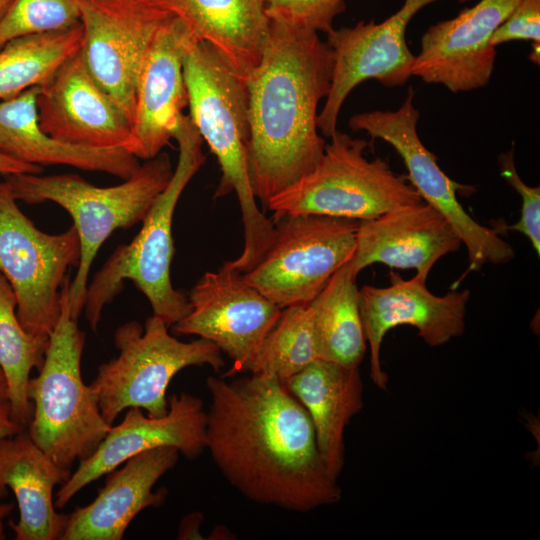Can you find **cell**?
<instances>
[{"label": "cell", "mask_w": 540, "mask_h": 540, "mask_svg": "<svg viewBox=\"0 0 540 540\" xmlns=\"http://www.w3.org/2000/svg\"><path fill=\"white\" fill-rule=\"evenodd\" d=\"M206 449L247 499L308 512L341 499L318 449L309 413L276 377L206 379Z\"/></svg>", "instance_id": "6da1fadb"}, {"label": "cell", "mask_w": 540, "mask_h": 540, "mask_svg": "<svg viewBox=\"0 0 540 540\" xmlns=\"http://www.w3.org/2000/svg\"><path fill=\"white\" fill-rule=\"evenodd\" d=\"M514 40L540 43V0H520L509 17L495 30L493 47Z\"/></svg>", "instance_id": "d6a6232c"}, {"label": "cell", "mask_w": 540, "mask_h": 540, "mask_svg": "<svg viewBox=\"0 0 540 540\" xmlns=\"http://www.w3.org/2000/svg\"><path fill=\"white\" fill-rule=\"evenodd\" d=\"M30 437L27 429L0 439V500L12 491L19 509L9 521L15 540H61L67 514L56 511L53 491L70 477Z\"/></svg>", "instance_id": "7402d4cb"}, {"label": "cell", "mask_w": 540, "mask_h": 540, "mask_svg": "<svg viewBox=\"0 0 540 540\" xmlns=\"http://www.w3.org/2000/svg\"><path fill=\"white\" fill-rule=\"evenodd\" d=\"M345 8L346 0H265L270 22L325 34Z\"/></svg>", "instance_id": "4dcf8cb0"}, {"label": "cell", "mask_w": 540, "mask_h": 540, "mask_svg": "<svg viewBox=\"0 0 540 540\" xmlns=\"http://www.w3.org/2000/svg\"><path fill=\"white\" fill-rule=\"evenodd\" d=\"M148 1L180 19L245 80L261 61L270 32L265 0Z\"/></svg>", "instance_id": "cb8c5ba5"}, {"label": "cell", "mask_w": 540, "mask_h": 540, "mask_svg": "<svg viewBox=\"0 0 540 540\" xmlns=\"http://www.w3.org/2000/svg\"><path fill=\"white\" fill-rule=\"evenodd\" d=\"M78 23L77 0H13L0 20V48L16 38L61 30Z\"/></svg>", "instance_id": "f546056e"}, {"label": "cell", "mask_w": 540, "mask_h": 540, "mask_svg": "<svg viewBox=\"0 0 540 540\" xmlns=\"http://www.w3.org/2000/svg\"><path fill=\"white\" fill-rule=\"evenodd\" d=\"M206 411L200 398L187 392L168 398V412L161 417L128 408L123 420L112 425L97 449L79 462L75 472L55 494L62 509L84 487L121 466L129 458L159 447H174L187 459L206 449Z\"/></svg>", "instance_id": "9a60e30c"}, {"label": "cell", "mask_w": 540, "mask_h": 540, "mask_svg": "<svg viewBox=\"0 0 540 540\" xmlns=\"http://www.w3.org/2000/svg\"><path fill=\"white\" fill-rule=\"evenodd\" d=\"M319 359L309 304L292 305L265 337L249 373L276 377L282 382Z\"/></svg>", "instance_id": "f1b7e54d"}, {"label": "cell", "mask_w": 540, "mask_h": 540, "mask_svg": "<svg viewBox=\"0 0 540 540\" xmlns=\"http://www.w3.org/2000/svg\"><path fill=\"white\" fill-rule=\"evenodd\" d=\"M25 428L12 419L8 401L0 403V439L15 435Z\"/></svg>", "instance_id": "d590c367"}, {"label": "cell", "mask_w": 540, "mask_h": 540, "mask_svg": "<svg viewBox=\"0 0 540 540\" xmlns=\"http://www.w3.org/2000/svg\"><path fill=\"white\" fill-rule=\"evenodd\" d=\"M409 1V0H408Z\"/></svg>", "instance_id": "b9f144b4"}, {"label": "cell", "mask_w": 540, "mask_h": 540, "mask_svg": "<svg viewBox=\"0 0 540 540\" xmlns=\"http://www.w3.org/2000/svg\"><path fill=\"white\" fill-rule=\"evenodd\" d=\"M434 1L437 0H405L396 13L380 23L359 21L326 34L333 54V72L329 93L318 115L321 135L329 138L336 131L342 105L362 82L373 79L387 87L407 83L415 55L407 45L406 29L413 16Z\"/></svg>", "instance_id": "5bb4252c"}, {"label": "cell", "mask_w": 540, "mask_h": 540, "mask_svg": "<svg viewBox=\"0 0 540 540\" xmlns=\"http://www.w3.org/2000/svg\"><path fill=\"white\" fill-rule=\"evenodd\" d=\"M173 172L169 155L160 152L128 179L111 187H97L72 173L6 175L4 182L16 201H52L73 219L81 253L69 291L72 319L77 321L83 311L90 268L102 244L115 230L128 229L144 219Z\"/></svg>", "instance_id": "5b68a950"}, {"label": "cell", "mask_w": 540, "mask_h": 540, "mask_svg": "<svg viewBox=\"0 0 540 540\" xmlns=\"http://www.w3.org/2000/svg\"><path fill=\"white\" fill-rule=\"evenodd\" d=\"M204 520L203 515L200 512H194L188 514L181 521L178 539H204L200 533V526Z\"/></svg>", "instance_id": "836d02e7"}, {"label": "cell", "mask_w": 540, "mask_h": 540, "mask_svg": "<svg viewBox=\"0 0 540 540\" xmlns=\"http://www.w3.org/2000/svg\"><path fill=\"white\" fill-rule=\"evenodd\" d=\"M196 39L177 17L157 30L139 74L129 142L125 149L138 159L156 157L173 139L188 107L183 57Z\"/></svg>", "instance_id": "d6986e66"}, {"label": "cell", "mask_w": 540, "mask_h": 540, "mask_svg": "<svg viewBox=\"0 0 540 540\" xmlns=\"http://www.w3.org/2000/svg\"><path fill=\"white\" fill-rule=\"evenodd\" d=\"M70 273L61 289V313L50 334L44 361L29 379L27 395L32 416L26 426L32 440L60 467L71 470L76 461L97 449L112 425L103 418L97 394L81 375L86 334L72 319Z\"/></svg>", "instance_id": "8992f818"}, {"label": "cell", "mask_w": 540, "mask_h": 540, "mask_svg": "<svg viewBox=\"0 0 540 540\" xmlns=\"http://www.w3.org/2000/svg\"><path fill=\"white\" fill-rule=\"evenodd\" d=\"M519 2L480 0L456 17L430 26L422 35L412 76L428 84L443 85L453 93L486 86L497 55L491 37Z\"/></svg>", "instance_id": "e0dca14e"}, {"label": "cell", "mask_w": 540, "mask_h": 540, "mask_svg": "<svg viewBox=\"0 0 540 540\" xmlns=\"http://www.w3.org/2000/svg\"><path fill=\"white\" fill-rule=\"evenodd\" d=\"M462 241L446 217L425 201L362 220L349 261L355 275L375 263L415 269L426 280L435 263Z\"/></svg>", "instance_id": "ffe728a7"}, {"label": "cell", "mask_w": 540, "mask_h": 540, "mask_svg": "<svg viewBox=\"0 0 540 540\" xmlns=\"http://www.w3.org/2000/svg\"><path fill=\"white\" fill-rule=\"evenodd\" d=\"M8 401V388L5 375L0 368V403Z\"/></svg>", "instance_id": "74e56055"}, {"label": "cell", "mask_w": 540, "mask_h": 540, "mask_svg": "<svg viewBox=\"0 0 540 540\" xmlns=\"http://www.w3.org/2000/svg\"><path fill=\"white\" fill-rule=\"evenodd\" d=\"M77 3L87 68L132 122L142 64L157 30L172 15L148 0Z\"/></svg>", "instance_id": "7c38bea8"}, {"label": "cell", "mask_w": 540, "mask_h": 540, "mask_svg": "<svg viewBox=\"0 0 540 540\" xmlns=\"http://www.w3.org/2000/svg\"><path fill=\"white\" fill-rule=\"evenodd\" d=\"M0 186H1V183H0Z\"/></svg>", "instance_id": "60d3db41"}, {"label": "cell", "mask_w": 540, "mask_h": 540, "mask_svg": "<svg viewBox=\"0 0 540 540\" xmlns=\"http://www.w3.org/2000/svg\"><path fill=\"white\" fill-rule=\"evenodd\" d=\"M390 285L359 289V308L366 342L370 348V377L386 390L388 375L380 363V349L387 332L400 325H410L429 346H441L465 331L469 290L452 291L444 296L432 294L426 280L415 275L404 280L398 273L389 274Z\"/></svg>", "instance_id": "2e32d148"}, {"label": "cell", "mask_w": 540, "mask_h": 540, "mask_svg": "<svg viewBox=\"0 0 540 540\" xmlns=\"http://www.w3.org/2000/svg\"><path fill=\"white\" fill-rule=\"evenodd\" d=\"M283 383L309 413L321 457L337 480L344 466L345 427L363 406L359 366L317 359Z\"/></svg>", "instance_id": "d4e9b609"}, {"label": "cell", "mask_w": 540, "mask_h": 540, "mask_svg": "<svg viewBox=\"0 0 540 540\" xmlns=\"http://www.w3.org/2000/svg\"><path fill=\"white\" fill-rule=\"evenodd\" d=\"M39 86L0 100V154L38 166L66 165L99 171L122 180L141 165L125 148L98 149L58 141L42 130L38 120Z\"/></svg>", "instance_id": "603a6c76"}, {"label": "cell", "mask_w": 540, "mask_h": 540, "mask_svg": "<svg viewBox=\"0 0 540 540\" xmlns=\"http://www.w3.org/2000/svg\"><path fill=\"white\" fill-rule=\"evenodd\" d=\"M529 59L534 63L539 65L540 62V43H532V51L529 54Z\"/></svg>", "instance_id": "f35d334b"}, {"label": "cell", "mask_w": 540, "mask_h": 540, "mask_svg": "<svg viewBox=\"0 0 540 540\" xmlns=\"http://www.w3.org/2000/svg\"><path fill=\"white\" fill-rule=\"evenodd\" d=\"M501 176L521 196V216L507 229L525 235L533 246L537 256L540 254V188L527 185L519 176L514 163V148L501 153L498 157Z\"/></svg>", "instance_id": "1f68e13d"}, {"label": "cell", "mask_w": 540, "mask_h": 540, "mask_svg": "<svg viewBox=\"0 0 540 540\" xmlns=\"http://www.w3.org/2000/svg\"><path fill=\"white\" fill-rule=\"evenodd\" d=\"M187 297L190 311L173 331L207 339L225 353L233 368L222 377L249 372L282 309L246 284L231 261L204 273Z\"/></svg>", "instance_id": "4fadbf2b"}, {"label": "cell", "mask_w": 540, "mask_h": 540, "mask_svg": "<svg viewBox=\"0 0 540 540\" xmlns=\"http://www.w3.org/2000/svg\"><path fill=\"white\" fill-rule=\"evenodd\" d=\"M179 454L174 447L147 450L107 473L94 500L67 514L61 540H121L142 510L165 502L168 490L154 492L153 487L174 468Z\"/></svg>", "instance_id": "44dd1931"}, {"label": "cell", "mask_w": 540, "mask_h": 540, "mask_svg": "<svg viewBox=\"0 0 540 540\" xmlns=\"http://www.w3.org/2000/svg\"><path fill=\"white\" fill-rule=\"evenodd\" d=\"M13 0H0V20L10 7Z\"/></svg>", "instance_id": "ab89813d"}, {"label": "cell", "mask_w": 540, "mask_h": 540, "mask_svg": "<svg viewBox=\"0 0 540 540\" xmlns=\"http://www.w3.org/2000/svg\"><path fill=\"white\" fill-rule=\"evenodd\" d=\"M416 91L408 88L407 95L396 110H374L353 115L349 127L364 131L372 142L381 139L401 156L407 177L421 198L443 214L451 223L467 249L469 270L483 265L509 262L515 255L513 247L500 238L496 229L475 221L459 202L457 194H471L474 188L450 179L437 164L436 156L422 143L417 124L419 110L414 105Z\"/></svg>", "instance_id": "8fae6325"}, {"label": "cell", "mask_w": 540, "mask_h": 540, "mask_svg": "<svg viewBox=\"0 0 540 540\" xmlns=\"http://www.w3.org/2000/svg\"><path fill=\"white\" fill-rule=\"evenodd\" d=\"M357 275L347 262L309 303L319 359L359 366L366 351Z\"/></svg>", "instance_id": "484cf974"}, {"label": "cell", "mask_w": 540, "mask_h": 540, "mask_svg": "<svg viewBox=\"0 0 540 540\" xmlns=\"http://www.w3.org/2000/svg\"><path fill=\"white\" fill-rule=\"evenodd\" d=\"M369 146L336 129L313 169L268 200L272 221L297 214L362 221L424 202L407 175L395 173L386 159L365 156Z\"/></svg>", "instance_id": "52a82bcc"}, {"label": "cell", "mask_w": 540, "mask_h": 540, "mask_svg": "<svg viewBox=\"0 0 540 540\" xmlns=\"http://www.w3.org/2000/svg\"><path fill=\"white\" fill-rule=\"evenodd\" d=\"M43 172V167L33 164H27L15 159H12L8 156L0 154V173L5 175L11 174H41Z\"/></svg>", "instance_id": "e575fe53"}, {"label": "cell", "mask_w": 540, "mask_h": 540, "mask_svg": "<svg viewBox=\"0 0 540 540\" xmlns=\"http://www.w3.org/2000/svg\"><path fill=\"white\" fill-rule=\"evenodd\" d=\"M13 505L11 503L2 502L0 500V540L5 539V519L11 514Z\"/></svg>", "instance_id": "8d00e7d4"}, {"label": "cell", "mask_w": 540, "mask_h": 540, "mask_svg": "<svg viewBox=\"0 0 540 540\" xmlns=\"http://www.w3.org/2000/svg\"><path fill=\"white\" fill-rule=\"evenodd\" d=\"M173 139L179 156L166 188L142 220V228L128 244L119 245L87 286L84 313L96 331L102 311L123 289L134 283L149 301L153 315L170 327L190 311L187 295L176 290L170 279L174 255L172 223L176 205L185 187L204 164L203 140L188 115L183 114Z\"/></svg>", "instance_id": "277c9868"}, {"label": "cell", "mask_w": 540, "mask_h": 540, "mask_svg": "<svg viewBox=\"0 0 540 540\" xmlns=\"http://www.w3.org/2000/svg\"><path fill=\"white\" fill-rule=\"evenodd\" d=\"M333 54L317 32L270 22L259 64L246 79L247 169L256 200H268L309 173L326 140L318 106L329 93Z\"/></svg>", "instance_id": "7a4b0ae2"}, {"label": "cell", "mask_w": 540, "mask_h": 540, "mask_svg": "<svg viewBox=\"0 0 540 540\" xmlns=\"http://www.w3.org/2000/svg\"><path fill=\"white\" fill-rule=\"evenodd\" d=\"M273 222L272 245L242 279L280 309L309 304L352 259L360 221L297 214Z\"/></svg>", "instance_id": "30bf717a"}, {"label": "cell", "mask_w": 540, "mask_h": 540, "mask_svg": "<svg viewBox=\"0 0 540 540\" xmlns=\"http://www.w3.org/2000/svg\"><path fill=\"white\" fill-rule=\"evenodd\" d=\"M16 307L14 292L0 272V368L7 382L11 417L26 427L32 416L27 395L30 373L41 368L49 339L29 334L17 317Z\"/></svg>", "instance_id": "83f0119b"}, {"label": "cell", "mask_w": 540, "mask_h": 540, "mask_svg": "<svg viewBox=\"0 0 540 540\" xmlns=\"http://www.w3.org/2000/svg\"><path fill=\"white\" fill-rule=\"evenodd\" d=\"M168 328L152 315L144 325L132 320L115 330L119 354L101 364L89 384L109 425L133 407L149 416H164L168 412L167 388L179 371L209 365L218 372L224 367L222 352L214 343L204 338L182 342L169 334Z\"/></svg>", "instance_id": "ba28073f"}, {"label": "cell", "mask_w": 540, "mask_h": 540, "mask_svg": "<svg viewBox=\"0 0 540 540\" xmlns=\"http://www.w3.org/2000/svg\"><path fill=\"white\" fill-rule=\"evenodd\" d=\"M72 225L59 234L38 229L20 210L5 182L0 186V272L17 301L16 313L31 335L49 339L61 313V289L80 260Z\"/></svg>", "instance_id": "9c48e42d"}, {"label": "cell", "mask_w": 540, "mask_h": 540, "mask_svg": "<svg viewBox=\"0 0 540 540\" xmlns=\"http://www.w3.org/2000/svg\"><path fill=\"white\" fill-rule=\"evenodd\" d=\"M82 27L28 35L0 48V100L41 85L57 67L81 47Z\"/></svg>", "instance_id": "4316f807"}, {"label": "cell", "mask_w": 540, "mask_h": 540, "mask_svg": "<svg viewBox=\"0 0 540 540\" xmlns=\"http://www.w3.org/2000/svg\"><path fill=\"white\" fill-rule=\"evenodd\" d=\"M39 125L54 139L78 146L125 148L131 121L91 75L78 49L39 85Z\"/></svg>", "instance_id": "ac0fdd59"}, {"label": "cell", "mask_w": 540, "mask_h": 540, "mask_svg": "<svg viewBox=\"0 0 540 540\" xmlns=\"http://www.w3.org/2000/svg\"><path fill=\"white\" fill-rule=\"evenodd\" d=\"M189 118L216 157L221 177L214 199L235 193L241 209L244 244L232 264L250 270L272 245L276 226L259 208L247 169L250 138L248 90L226 59L210 44L194 39L183 57Z\"/></svg>", "instance_id": "3957f363"}]
</instances>
